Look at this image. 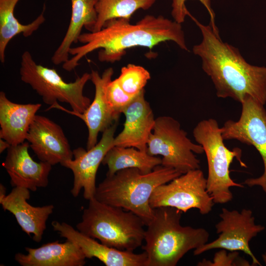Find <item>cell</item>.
<instances>
[{
	"label": "cell",
	"instance_id": "cell-1",
	"mask_svg": "<svg viewBox=\"0 0 266 266\" xmlns=\"http://www.w3.org/2000/svg\"><path fill=\"white\" fill-rule=\"evenodd\" d=\"M166 41L189 51L181 24L163 16L147 15L134 24L130 19H112L98 31L82 33L78 42L82 45L70 48L69 54L72 57L62 67L72 71L79 65L80 60L97 49H100L98 59L100 62L113 63L119 61L128 49L140 46L152 50Z\"/></svg>",
	"mask_w": 266,
	"mask_h": 266
},
{
	"label": "cell",
	"instance_id": "cell-2",
	"mask_svg": "<svg viewBox=\"0 0 266 266\" xmlns=\"http://www.w3.org/2000/svg\"><path fill=\"white\" fill-rule=\"evenodd\" d=\"M189 15L202 37L201 42L193 46V52L200 58L202 68L211 79L217 96L240 103L250 97L265 105L266 66L249 64L237 48L222 40L219 31H215L210 24L203 25Z\"/></svg>",
	"mask_w": 266,
	"mask_h": 266
},
{
	"label": "cell",
	"instance_id": "cell-3",
	"mask_svg": "<svg viewBox=\"0 0 266 266\" xmlns=\"http://www.w3.org/2000/svg\"><path fill=\"white\" fill-rule=\"evenodd\" d=\"M153 210V218L146 226L145 244L142 247L147 255V266H176L189 251L208 242L209 233L205 229L181 225V210L169 206Z\"/></svg>",
	"mask_w": 266,
	"mask_h": 266
},
{
	"label": "cell",
	"instance_id": "cell-4",
	"mask_svg": "<svg viewBox=\"0 0 266 266\" xmlns=\"http://www.w3.org/2000/svg\"><path fill=\"white\" fill-rule=\"evenodd\" d=\"M181 174L177 170L162 165L147 173L136 168L123 169L106 176L97 186L94 198L99 201L133 212L146 226L154 216L149 200L154 190Z\"/></svg>",
	"mask_w": 266,
	"mask_h": 266
},
{
	"label": "cell",
	"instance_id": "cell-5",
	"mask_svg": "<svg viewBox=\"0 0 266 266\" xmlns=\"http://www.w3.org/2000/svg\"><path fill=\"white\" fill-rule=\"evenodd\" d=\"M144 226L143 220L133 212L94 198L89 200L76 228L105 245L133 252L144 240Z\"/></svg>",
	"mask_w": 266,
	"mask_h": 266
},
{
	"label": "cell",
	"instance_id": "cell-6",
	"mask_svg": "<svg viewBox=\"0 0 266 266\" xmlns=\"http://www.w3.org/2000/svg\"><path fill=\"white\" fill-rule=\"evenodd\" d=\"M196 141L203 148L208 166L206 187L215 203L223 204L231 201L233 195L230 188H243V184L235 182L231 177L230 166L233 159L241 166L247 167L242 161L239 148L230 150L225 145L221 128L213 118L200 121L193 131Z\"/></svg>",
	"mask_w": 266,
	"mask_h": 266
},
{
	"label": "cell",
	"instance_id": "cell-7",
	"mask_svg": "<svg viewBox=\"0 0 266 266\" xmlns=\"http://www.w3.org/2000/svg\"><path fill=\"white\" fill-rule=\"evenodd\" d=\"M21 80L30 85L50 106L58 101L68 104L72 111L61 107L59 103L54 108L73 114L83 113L91 103L90 99L83 94L87 82L91 80V73L85 72L74 81L66 82L54 68L36 63L31 53L24 51L20 61Z\"/></svg>",
	"mask_w": 266,
	"mask_h": 266
},
{
	"label": "cell",
	"instance_id": "cell-8",
	"mask_svg": "<svg viewBox=\"0 0 266 266\" xmlns=\"http://www.w3.org/2000/svg\"><path fill=\"white\" fill-rule=\"evenodd\" d=\"M147 146V153L150 155L162 156V166L182 174L200 168V161L195 154L204 153L203 147L193 142L180 123L172 117L156 118Z\"/></svg>",
	"mask_w": 266,
	"mask_h": 266
},
{
	"label": "cell",
	"instance_id": "cell-9",
	"mask_svg": "<svg viewBox=\"0 0 266 266\" xmlns=\"http://www.w3.org/2000/svg\"><path fill=\"white\" fill-rule=\"evenodd\" d=\"M149 203L152 208L169 206L184 213L196 208L201 214L205 215L212 210L215 203L207 192L206 178L199 168L157 187L152 194Z\"/></svg>",
	"mask_w": 266,
	"mask_h": 266
},
{
	"label": "cell",
	"instance_id": "cell-10",
	"mask_svg": "<svg viewBox=\"0 0 266 266\" xmlns=\"http://www.w3.org/2000/svg\"><path fill=\"white\" fill-rule=\"evenodd\" d=\"M237 121L229 120L221 127L224 140L235 139L254 146L262 157L264 171L259 177L246 179L243 184L260 187L266 194V109L264 105L248 97L241 103Z\"/></svg>",
	"mask_w": 266,
	"mask_h": 266
},
{
	"label": "cell",
	"instance_id": "cell-11",
	"mask_svg": "<svg viewBox=\"0 0 266 266\" xmlns=\"http://www.w3.org/2000/svg\"><path fill=\"white\" fill-rule=\"evenodd\" d=\"M219 216L221 220L215 225L218 238L195 249L194 255L198 256L215 249L242 251L251 258L252 266H262L251 251L249 242L265 227L256 224L252 211L247 208L239 211L222 208Z\"/></svg>",
	"mask_w": 266,
	"mask_h": 266
},
{
	"label": "cell",
	"instance_id": "cell-12",
	"mask_svg": "<svg viewBox=\"0 0 266 266\" xmlns=\"http://www.w3.org/2000/svg\"><path fill=\"white\" fill-rule=\"evenodd\" d=\"M118 121L106 129L100 140L92 148L78 147L73 150V158L63 162L61 166L70 169L73 174L72 195L77 197L83 189V197L89 200L94 198L96 178L99 166L107 152L112 147Z\"/></svg>",
	"mask_w": 266,
	"mask_h": 266
},
{
	"label": "cell",
	"instance_id": "cell-13",
	"mask_svg": "<svg viewBox=\"0 0 266 266\" xmlns=\"http://www.w3.org/2000/svg\"><path fill=\"white\" fill-rule=\"evenodd\" d=\"M26 141L40 161L52 166L73 159V150L60 126L48 118L36 115Z\"/></svg>",
	"mask_w": 266,
	"mask_h": 266
},
{
	"label": "cell",
	"instance_id": "cell-14",
	"mask_svg": "<svg viewBox=\"0 0 266 266\" xmlns=\"http://www.w3.org/2000/svg\"><path fill=\"white\" fill-rule=\"evenodd\" d=\"M51 225L61 237L76 244L86 258H96L106 266H147L148 257L145 251L136 254L108 246L65 222L55 221Z\"/></svg>",
	"mask_w": 266,
	"mask_h": 266
},
{
	"label": "cell",
	"instance_id": "cell-15",
	"mask_svg": "<svg viewBox=\"0 0 266 266\" xmlns=\"http://www.w3.org/2000/svg\"><path fill=\"white\" fill-rule=\"evenodd\" d=\"M28 141L10 146L2 166L7 172L12 186L20 187L36 191L38 188L46 187L52 169L49 163L34 161L29 153Z\"/></svg>",
	"mask_w": 266,
	"mask_h": 266
},
{
	"label": "cell",
	"instance_id": "cell-16",
	"mask_svg": "<svg viewBox=\"0 0 266 266\" xmlns=\"http://www.w3.org/2000/svg\"><path fill=\"white\" fill-rule=\"evenodd\" d=\"M90 73L91 81L95 88L94 99L83 113L73 114L82 119L87 127V150L98 143L99 133H103L118 121L120 116L110 105L105 93L106 86L112 80L113 68L110 67L105 69L101 75L97 70L93 69Z\"/></svg>",
	"mask_w": 266,
	"mask_h": 266
},
{
	"label": "cell",
	"instance_id": "cell-17",
	"mask_svg": "<svg viewBox=\"0 0 266 266\" xmlns=\"http://www.w3.org/2000/svg\"><path fill=\"white\" fill-rule=\"evenodd\" d=\"M122 113L125 117L123 129L114 137L112 146L132 147L147 152V142L156 119L145 98L144 90L133 99Z\"/></svg>",
	"mask_w": 266,
	"mask_h": 266
},
{
	"label": "cell",
	"instance_id": "cell-18",
	"mask_svg": "<svg viewBox=\"0 0 266 266\" xmlns=\"http://www.w3.org/2000/svg\"><path fill=\"white\" fill-rule=\"evenodd\" d=\"M30 191L25 188L15 187L0 200V203L4 210L14 216L23 231L30 236L33 234V241L40 242L46 229L47 220L53 213L54 206H32L27 201L30 199Z\"/></svg>",
	"mask_w": 266,
	"mask_h": 266
},
{
	"label": "cell",
	"instance_id": "cell-19",
	"mask_svg": "<svg viewBox=\"0 0 266 266\" xmlns=\"http://www.w3.org/2000/svg\"><path fill=\"white\" fill-rule=\"evenodd\" d=\"M27 254L17 253L15 260L22 266H83L86 259L80 248L66 240L44 244L39 247L25 248Z\"/></svg>",
	"mask_w": 266,
	"mask_h": 266
},
{
	"label": "cell",
	"instance_id": "cell-20",
	"mask_svg": "<svg viewBox=\"0 0 266 266\" xmlns=\"http://www.w3.org/2000/svg\"><path fill=\"white\" fill-rule=\"evenodd\" d=\"M41 104H19L12 102L5 93L0 92V138L11 146L23 143L30 126Z\"/></svg>",
	"mask_w": 266,
	"mask_h": 266
},
{
	"label": "cell",
	"instance_id": "cell-21",
	"mask_svg": "<svg viewBox=\"0 0 266 266\" xmlns=\"http://www.w3.org/2000/svg\"><path fill=\"white\" fill-rule=\"evenodd\" d=\"M99 0H71V13L70 22L60 44L53 53L51 61L55 65L69 59V51L73 43L78 42L83 27L92 32L96 23V6Z\"/></svg>",
	"mask_w": 266,
	"mask_h": 266
},
{
	"label": "cell",
	"instance_id": "cell-22",
	"mask_svg": "<svg viewBox=\"0 0 266 266\" xmlns=\"http://www.w3.org/2000/svg\"><path fill=\"white\" fill-rule=\"evenodd\" d=\"M101 164L108 167L106 176L128 168H136L147 173L161 165L162 158L134 147L114 146L107 152Z\"/></svg>",
	"mask_w": 266,
	"mask_h": 266
},
{
	"label": "cell",
	"instance_id": "cell-23",
	"mask_svg": "<svg viewBox=\"0 0 266 266\" xmlns=\"http://www.w3.org/2000/svg\"><path fill=\"white\" fill-rule=\"evenodd\" d=\"M19 0H0V61L4 63L5 51L10 41L22 34L25 37L32 35L45 22V6L41 13L32 22L22 24L14 15L15 7Z\"/></svg>",
	"mask_w": 266,
	"mask_h": 266
},
{
	"label": "cell",
	"instance_id": "cell-24",
	"mask_svg": "<svg viewBox=\"0 0 266 266\" xmlns=\"http://www.w3.org/2000/svg\"><path fill=\"white\" fill-rule=\"evenodd\" d=\"M156 0H99L96 6L97 19L91 32L100 30L108 21L119 18L130 19L139 9L147 10Z\"/></svg>",
	"mask_w": 266,
	"mask_h": 266
},
{
	"label": "cell",
	"instance_id": "cell-25",
	"mask_svg": "<svg viewBox=\"0 0 266 266\" xmlns=\"http://www.w3.org/2000/svg\"><path fill=\"white\" fill-rule=\"evenodd\" d=\"M151 75L142 66L129 64L122 67L116 78L123 90L131 96H136L144 90Z\"/></svg>",
	"mask_w": 266,
	"mask_h": 266
},
{
	"label": "cell",
	"instance_id": "cell-26",
	"mask_svg": "<svg viewBox=\"0 0 266 266\" xmlns=\"http://www.w3.org/2000/svg\"><path fill=\"white\" fill-rule=\"evenodd\" d=\"M105 93L110 105L118 115L123 113V110L136 96H131L127 94L116 78L108 83L105 88Z\"/></svg>",
	"mask_w": 266,
	"mask_h": 266
},
{
	"label": "cell",
	"instance_id": "cell-27",
	"mask_svg": "<svg viewBox=\"0 0 266 266\" xmlns=\"http://www.w3.org/2000/svg\"><path fill=\"white\" fill-rule=\"evenodd\" d=\"M198 266H250L246 260L239 256L238 251L221 249L216 252L212 261L203 259Z\"/></svg>",
	"mask_w": 266,
	"mask_h": 266
},
{
	"label": "cell",
	"instance_id": "cell-28",
	"mask_svg": "<svg viewBox=\"0 0 266 266\" xmlns=\"http://www.w3.org/2000/svg\"><path fill=\"white\" fill-rule=\"evenodd\" d=\"M187 0H172L171 15L174 21L182 24L185 21L186 16H188L190 12L187 10L185 2ZM205 7L208 12L210 18V24L215 31H219L215 23V13L211 7L210 0H198Z\"/></svg>",
	"mask_w": 266,
	"mask_h": 266
},
{
	"label": "cell",
	"instance_id": "cell-29",
	"mask_svg": "<svg viewBox=\"0 0 266 266\" xmlns=\"http://www.w3.org/2000/svg\"><path fill=\"white\" fill-rule=\"evenodd\" d=\"M10 144L4 139L0 138V153H2L5 150L7 149Z\"/></svg>",
	"mask_w": 266,
	"mask_h": 266
},
{
	"label": "cell",
	"instance_id": "cell-30",
	"mask_svg": "<svg viewBox=\"0 0 266 266\" xmlns=\"http://www.w3.org/2000/svg\"><path fill=\"white\" fill-rule=\"evenodd\" d=\"M6 188L1 184L0 185V200H2L6 196Z\"/></svg>",
	"mask_w": 266,
	"mask_h": 266
},
{
	"label": "cell",
	"instance_id": "cell-31",
	"mask_svg": "<svg viewBox=\"0 0 266 266\" xmlns=\"http://www.w3.org/2000/svg\"><path fill=\"white\" fill-rule=\"evenodd\" d=\"M262 259L263 260V262H264V264L266 266V252L264 253L262 255Z\"/></svg>",
	"mask_w": 266,
	"mask_h": 266
}]
</instances>
